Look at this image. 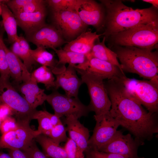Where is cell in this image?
Returning <instances> with one entry per match:
<instances>
[{
	"instance_id": "6da1fadb",
	"label": "cell",
	"mask_w": 158,
	"mask_h": 158,
	"mask_svg": "<svg viewBox=\"0 0 158 158\" xmlns=\"http://www.w3.org/2000/svg\"><path fill=\"white\" fill-rule=\"evenodd\" d=\"M105 10L104 32L106 39L118 32L142 24L158 25V8L152 6L134 9L119 0H100Z\"/></svg>"
},
{
	"instance_id": "7a4b0ae2",
	"label": "cell",
	"mask_w": 158,
	"mask_h": 158,
	"mask_svg": "<svg viewBox=\"0 0 158 158\" xmlns=\"http://www.w3.org/2000/svg\"><path fill=\"white\" fill-rule=\"evenodd\" d=\"M110 48L116 54L123 72L135 73L148 80L158 75L157 50L129 46H113Z\"/></svg>"
},
{
	"instance_id": "3957f363",
	"label": "cell",
	"mask_w": 158,
	"mask_h": 158,
	"mask_svg": "<svg viewBox=\"0 0 158 158\" xmlns=\"http://www.w3.org/2000/svg\"><path fill=\"white\" fill-rule=\"evenodd\" d=\"M113 46H133L153 50L158 48V25L142 24L108 37Z\"/></svg>"
},
{
	"instance_id": "277c9868",
	"label": "cell",
	"mask_w": 158,
	"mask_h": 158,
	"mask_svg": "<svg viewBox=\"0 0 158 158\" xmlns=\"http://www.w3.org/2000/svg\"><path fill=\"white\" fill-rule=\"evenodd\" d=\"M122 81L129 93L149 112L158 111V75L150 80H138L127 77Z\"/></svg>"
},
{
	"instance_id": "5b68a950",
	"label": "cell",
	"mask_w": 158,
	"mask_h": 158,
	"mask_svg": "<svg viewBox=\"0 0 158 158\" xmlns=\"http://www.w3.org/2000/svg\"><path fill=\"white\" fill-rule=\"evenodd\" d=\"M75 69L81 75L83 83L87 85L90 99L88 106L91 111L95 113L94 116H100L109 112L111 102L105 88L104 79L84 70Z\"/></svg>"
},
{
	"instance_id": "8992f818",
	"label": "cell",
	"mask_w": 158,
	"mask_h": 158,
	"mask_svg": "<svg viewBox=\"0 0 158 158\" xmlns=\"http://www.w3.org/2000/svg\"><path fill=\"white\" fill-rule=\"evenodd\" d=\"M0 103L11 109L18 122H30L33 119L37 110L32 108L17 92L9 80L0 78Z\"/></svg>"
},
{
	"instance_id": "52a82bcc",
	"label": "cell",
	"mask_w": 158,
	"mask_h": 158,
	"mask_svg": "<svg viewBox=\"0 0 158 158\" xmlns=\"http://www.w3.org/2000/svg\"><path fill=\"white\" fill-rule=\"evenodd\" d=\"M46 101L54 110V114L60 118L73 116L79 119L91 111L88 105L84 104L78 98L68 97L57 90L47 95Z\"/></svg>"
},
{
	"instance_id": "ba28073f",
	"label": "cell",
	"mask_w": 158,
	"mask_h": 158,
	"mask_svg": "<svg viewBox=\"0 0 158 158\" xmlns=\"http://www.w3.org/2000/svg\"><path fill=\"white\" fill-rule=\"evenodd\" d=\"M52 11L54 25L64 39L68 42L85 31L87 25L75 12L66 10Z\"/></svg>"
},
{
	"instance_id": "9c48e42d",
	"label": "cell",
	"mask_w": 158,
	"mask_h": 158,
	"mask_svg": "<svg viewBox=\"0 0 158 158\" xmlns=\"http://www.w3.org/2000/svg\"><path fill=\"white\" fill-rule=\"evenodd\" d=\"M94 118L96 123L92 135L89 139L88 145L89 148L99 150L111 139L120 125L110 115L109 111Z\"/></svg>"
},
{
	"instance_id": "30bf717a",
	"label": "cell",
	"mask_w": 158,
	"mask_h": 158,
	"mask_svg": "<svg viewBox=\"0 0 158 158\" xmlns=\"http://www.w3.org/2000/svg\"><path fill=\"white\" fill-rule=\"evenodd\" d=\"M18 127L16 130L2 134L0 137V149L26 148L32 141L40 135L37 130L32 129L29 122H17Z\"/></svg>"
},
{
	"instance_id": "8fae6325",
	"label": "cell",
	"mask_w": 158,
	"mask_h": 158,
	"mask_svg": "<svg viewBox=\"0 0 158 158\" xmlns=\"http://www.w3.org/2000/svg\"><path fill=\"white\" fill-rule=\"evenodd\" d=\"M143 144L133 138L130 133L123 135L121 131L117 130L111 139L98 151L115 153L127 158H145L138 154V147Z\"/></svg>"
},
{
	"instance_id": "7c38bea8",
	"label": "cell",
	"mask_w": 158,
	"mask_h": 158,
	"mask_svg": "<svg viewBox=\"0 0 158 158\" xmlns=\"http://www.w3.org/2000/svg\"><path fill=\"white\" fill-rule=\"evenodd\" d=\"M102 4L92 0H78L75 11L86 25H92L97 30L104 27L105 9Z\"/></svg>"
},
{
	"instance_id": "4fadbf2b",
	"label": "cell",
	"mask_w": 158,
	"mask_h": 158,
	"mask_svg": "<svg viewBox=\"0 0 158 158\" xmlns=\"http://www.w3.org/2000/svg\"><path fill=\"white\" fill-rule=\"evenodd\" d=\"M26 38L27 40L36 45L37 47L53 49L67 42L54 25L46 24L26 36Z\"/></svg>"
},
{
	"instance_id": "5bb4252c",
	"label": "cell",
	"mask_w": 158,
	"mask_h": 158,
	"mask_svg": "<svg viewBox=\"0 0 158 158\" xmlns=\"http://www.w3.org/2000/svg\"><path fill=\"white\" fill-rule=\"evenodd\" d=\"M75 67L100 76L104 80L122 79L126 77L124 72L116 66L92 57L88 58L85 62Z\"/></svg>"
},
{
	"instance_id": "9a60e30c",
	"label": "cell",
	"mask_w": 158,
	"mask_h": 158,
	"mask_svg": "<svg viewBox=\"0 0 158 158\" xmlns=\"http://www.w3.org/2000/svg\"><path fill=\"white\" fill-rule=\"evenodd\" d=\"M75 66L68 65L64 71L56 75L54 90L61 87L67 96L78 98L79 89L83 83L77 75Z\"/></svg>"
},
{
	"instance_id": "2e32d148",
	"label": "cell",
	"mask_w": 158,
	"mask_h": 158,
	"mask_svg": "<svg viewBox=\"0 0 158 158\" xmlns=\"http://www.w3.org/2000/svg\"><path fill=\"white\" fill-rule=\"evenodd\" d=\"M46 8L29 13L14 14L17 25L24 32L27 36L45 25Z\"/></svg>"
},
{
	"instance_id": "e0dca14e",
	"label": "cell",
	"mask_w": 158,
	"mask_h": 158,
	"mask_svg": "<svg viewBox=\"0 0 158 158\" xmlns=\"http://www.w3.org/2000/svg\"><path fill=\"white\" fill-rule=\"evenodd\" d=\"M64 121L67 125L66 129L69 138L76 143L80 150L84 153L88 148L90 136L89 130L80 122L78 118L73 116L66 117Z\"/></svg>"
},
{
	"instance_id": "ac0fdd59",
	"label": "cell",
	"mask_w": 158,
	"mask_h": 158,
	"mask_svg": "<svg viewBox=\"0 0 158 158\" xmlns=\"http://www.w3.org/2000/svg\"><path fill=\"white\" fill-rule=\"evenodd\" d=\"M19 87L20 92L29 105L36 109L38 106L42 105L46 101L47 95L44 90L40 88L37 83L31 76L23 81Z\"/></svg>"
},
{
	"instance_id": "d6986e66",
	"label": "cell",
	"mask_w": 158,
	"mask_h": 158,
	"mask_svg": "<svg viewBox=\"0 0 158 158\" xmlns=\"http://www.w3.org/2000/svg\"><path fill=\"white\" fill-rule=\"evenodd\" d=\"M103 34H98L96 32L85 31L74 40L68 42L63 49L85 55L89 56L96 40Z\"/></svg>"
},
{
	"instance_id": "ffe728a7",
	"label": "cell",
	"mask_w": 158,
	"mask_h": 158,
	"mask_svg": "<svg viewBox=\"0 0 158 158\" xmlns=\"http://www.w3.org/2000/svg\"><path fill=\"white\" fill-rule=\"evenodd\" d=\"M4 2L0 3L2 19L1 21L7 35V41L12 44L19 37L17 32V22L14 15Z\"/></svg>"
},
{
	"instance_id": "44dd1931",
	"label": "cell",
	"mask_w": 158,
	"mask_h": 158,
	"mask_svg": "<svg viewBox=\"0 0 158 158\" xmlns=\"http://www.w3.org/2000/svg\"><path fill=\"white\" fill-rule=\"evenodd\" d=\"M105 36L101 42L99 38L97 40L87 58L92 57L107 62L116 66L123 71L116 54L106 46L105 44Z\"/></svg>"
},
{
	"instance_id": "7402d4cb",
	"label": "cell",
	"mask_w": 158,
	"mask_h": 158,
	"mask_svg": "<svg viewBox=\"0 0 158 158\" xmlns=\"http://www.w3.org/2000/svg\"><path fill=\"white\" fill-rule=\"evenodd\" d=\"M46 1L11 0L4 2L13 14L29 13L37 11L46 7Z\"/></svg>"
},
{
	"instance_id": "603a6c76",
	"label": "cell",
	"mask_w": 158,
	"mask_h": 158,
	"mask_svg": "<svg viewBox=\"0 0 158 158\" xmlns=\"http://www.w3.org/2000/svg\"><path fill=\"white\" fill-rule=\"evenodd\" d=\"M30 46L27 40L23 36H19L18 40L12 44L10 50L23 61V63L30 72L36 62L31 53Z\"/></svg>"
},
{
	"instance_id": "cb8c5ba5",
	"label": "cell",
	"mask_w": 158,
	"mask_h": 158,
	"mask_svg": "<svg viewBox=\"0 0 158 158\" xmlns=\"http://www.w3.org/2000/svg\"><path fill=\"white\" fill-rule=\"evenodd\" d=\"M41 146L43 152L51 158H68L63 147L56 144L48 137L42 134L35 138Z\"/></svg>"
},
{
	"instance_id": "d4e9b609",
	"label": "cell",
	"mask_w": 158,
	"mask_h": 158,
	"mask_svg": "<svg viewBox=\"0 0 158 158\" xmlns=\"http://www.w3.org/2000/svg\"><path fill=\"white\" fill-rule=\"evenodd\" d=\"M6 50L10 76L17 83H21L24 75L29 71L18 57L7 47Z\"/></svg>"
},
{
	"instance_id": "484cf974",
	"label": "cell",
	"mask_w": 158,
	"mask_h": 158,
	"mask_svg": "<svg viewBox=\"0 0 158 158\" xmlns=\"http://www.w3.org/2000/svg\"><path fill=\"white\" fill-rule=\"evenodd\" d=\"M53 50L59 58L56 67L62 71L65 69L66 68L65 65L66 63L76 65V64L84 63L87 59L85 55L74 51L65 50L62 49H54Z\"/></svg>"
},
{
	"instance_id": "4316f807",
	"label": "cell",
	"mask_w": 158,
	"mask_h": 158,
	"mask_svg": "<svg viewBox=\"0 0 158 158\" xmlns=\"http://www.w3.org/2000/svg\"><path fill=\"white\" fill-rule=\"evenodd\" d=\"M51 69L44 66H42L31 73V77L37 83L45 85L46 88L49 90L55 88V79Z\"/></svg>"
},
{
	"instance_id": "83f0119b",
	"label": "cell",
	"mask_w": 158,
	"mask_h": 158,
	"mask_svg": "<svg viewBox=\"0 0 158 158\" xmlns=\"http://www.w3.org/2000/svg\"><path fill=\"white\" fill-rule=\"evenodd\" d=\"M30 53L34 61L42 66H47L51 70L56 67L58 61L55 60L54 55L46 49L37 47L35 49H31Z\"/></svg>"
},
{
	"instance_id": "f1b7e54d",
	"label": "cell",
	"mask_w": 158,
	"mask_h": 158,
	"mask_svg": "<svg viewBox=\"0 0 158 158\" xmlns=\"http://www.w3.org/2000/svg\"><path fill=\"white\" fill-rule=\"evenodd\" d=\"M5 31L1 21L0 22V78L8 80L10 76L6 58V47L3 40Z\"/></svg>"
},
{
	"instance_id": "f546056e",
	"label": "cell",
	"mask_w": 158,
	"mask_h": 158,
	"mask_svg": "<svg viewBox=\"0 0 158 158\" xmlns=\"http://www.w3.org/2000/svg\"><path fill=\"white\" fill-rule=\"evenodd\" d=\"M34 119H37L38 122L37 131L40 134H42L47 136L53 126L46 110H37Z\"/></svg>"
},
{
	"instance_id": "4dcf8cb0",
	"label": "cell",
	"mask_w": 158,
	"mask_h": 158,
	"mask_svg": "<svg viewBox=\"0 0 158 158\" xmlns=\"http://www.w3.org/2000/svg\"><path fill=\"white\" fill-rule=\"evenodd\" d=\"M78 0H48L46 2L52 11H75Z\"/></svg>"
},
{
	"instance_id": "1f68e13d",
	"label": "cell",
	"mask_w": 158,
	"mask_h": 158,
	"mask_svg": "<svg viewBox=\"0 0 158 158\" xmlns=\"http://www.w3.org/2000/svg\"><path fill=\"white\" fill-rule=\"evenodd\" d=\"M66 128L61 123L53 127L47 136L56 144H60L67 140L68 138L66 135Z\"/></svg>"
},
{
	"instance_id": "d6a6232c",
	"label": "cell",
	"mask_w": 158,
	"mask_h": 158,
	"mask_svg": "<svg viewBox=\"0 0 158 158\" xmlns=\"http://www.w3.org/2000/svg\"><path fill=\"white\" fill-rule=\"evenodd\" d=\"M66 142L63 147L68 158H78L84 157V153L73 140L68 138Z\"/></svg>"
},
{
	"instance_id": "836d02e7",
	"label": "cell",
	"mask_w": 158,
	"mask_h": 158,
	"mask_svg": "<svg viewBox=\"0 0 158 158\" xmlns=\"http://www.w3.org/2000/svg\"><path fill=\"white\" fill-rule=\"evenodd\" d=\"M84 153L87 158H127L118 154L100 152L88 147Z\"/></svg>"
},
{
	"instance_id": "e575fe53",
	"label": "cell",
	"mask_w": 158,
	"mask_h": 158,
	"mask_svg": "<svg viewBox=\"0 0 158 158\" xmlns=\"http://www.w3.org/2000/svg\"><path fill=\"white\" fill-rule=\"evenodd\" d=\"M22 151L27 158H51L39 149L36 144L35 139L29 146Z\"/></svg>"
},
{
	"instance_id": "d590c367",
	"label": "cell",
	"mask_w": 158,
	"mask_h": 158,
	"mask_svg": "<svg viewBox=\"0 0 158 158\" xmlns=\"http://www.w3.org/2000/svg\"><path fill=\"white\" fill-rule=\"evenodd\" d=\"M18 124L16 119L11 116L6 118L1 123L0 131L2 134L16 129Z\"/></svg>"
},
{
	"instance_id": "8d00e7d4",
	"label": "cell",
	"mask_w": 158,
	"mask_h": 158,
	"mask_svg": "<svg viewBox=\"0 0 158 158\" xmlns=\"http://www.w3.org/2000/svg\"><path fill=\"white\" fill-rule=\"evenodd\" d=\"M12 115H13V113L10 108L4 104L0 103V120L1 122Z\"/></svg>"
},
{
	"instance_id": "74e56055",
	"label": "cell",
	"mask_w": 158,
	"mask_h": 158,
	"mask_svg": "<svg viewBox=\"0 0 158 158\" xmlns=\"http://www.w3.org/2000/svg\"><path fill=\"white\" fill-rule=\"evenodd\" d=\"M8 152L11 158H27L23 152L20 149H9Z\"/></svg>"
},
{
	"instance_id": "f35d334b",
	"label": "cell",
	"mask_w": 158,
	"mask_h": 158,
	"mask_svg": "<svg viewBox=\"0 0 158 158\" xmlns=\"http://www.w3.org/2000/svg\"><path fill=\"white\" fill-rule=\"evenodd\" d=\"M46 112L53 127L62 123L60 118L55 115L50 113L46 111Z\"/></svg>"
},
{
	"instance_id": "ab89813d",
	"label": "cell",
	"mask_w": 158,
	"mask_h": 158,
	"mask_svg": "<svg viewBox=\"0 0 158 158\" xmlns=\"http://www.w3.org/2000/svg\"><path fill=\"white\" fill-rule=\"evenodd\" d=\"M143 1L148 3L152 4V6L158 8V1L157 0H143Z\"/></svg>"
},
{
	"instance_id": "60d3db41",
	"label": "cell",
	"mask_w": 158,
	"mask_h": 158,
	"mask_svg": "<svg viewBox=\"0 0 158 158\" xmlns=\"http://www.w3.org/2000/svg\"><path fill=\"white\" fill-rule=\"evenodd\" d=\"M0 158H11L9 154L0 151Z\"/></svg>"
},
{
	"instance_id": "b9f144b4",
	"label": "cell",
	"mask_w": 158,
	"mask_h": 158,
	"mask_svg": "<svg viewBox=\"0 0 158 158\" xmlns=\"http://www.w3.org/2000/svg\"><path fill=\"white\" fill-rule=\"evenodd\" d=\"M5 1V0H0V3L4 2ZM1 6H0V15H1Z\"/></svg>"
},
{
	"instance_id": "7bdbcfd3",
	"label": "cell",
	"mask_w": 158,
	"mask_h": 158,
	"mask_svg": "<svg viewBox=\"0 0 158 158\" xmlns=\"http://www.w3.org/2000/svg\"><path fill=\"white\" fill-rule=\"evenodd\" d=\"M85 158L84 157H79V158Z\"/></svg>"
},
{
	"instance_id": "ee69618b",
	"label": "cell",
	"mask_w": 158,
	"mask_h": 158,
	"mask_svg": "<svg viewBox=\"0 0 158 158\" xmlns=\"http://www.w3.org/2000/svg\"><path fill=\"white\" fill-rule=\"evenodd\" d=\"M1 120H0V126H1Z\"/></svg>"
}]
</instances>
